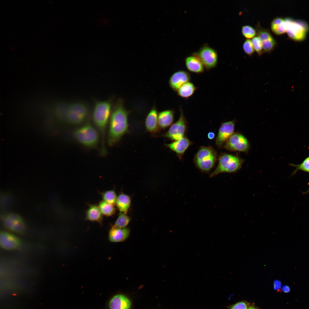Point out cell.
<instances>
[{
	"label": "cell",
	"mask_w": 309,
	"mask_h": 309,
	"mask_svg": "<svg viewBox=\"0 0 309 309\" xmlns=\"http://www.w3.org/2000/svg\"><path fill=\"white\" fill-rule=\"evenodd\" d=\"M256 31L258 36L262 41L274 39L269 30L263 28L259 25L256 27Z\"/></svg>",
	"instance_id": "d4e9b609"
},
{
	"label": "cell",
	"mask_w": 309,
	"mask_h": 309,
	"mask_svg": "<svg viewBox=\"0 0 309 309\" xmlns=\"http://www.w3.org/2000/svg\"><path fill=\"white\" fill-rule=\"evenodd\" d=\"M235 123V120H233L221 124L215 140L216 144L218 148H221L233 133Z\"/></svg>",
	"instance_id": "8fae6325"
},
{
	"label": "cell",
	"mask_w": 309,
	"mask_h": 309,
	"mask_svg": "<svg viewBox=\"0 0 309 309\" xmlns=\"http://www.w3.org/2000/svg\"><path fill=\"white\" fill-rule=\"evenodd\" d=\"M223 146L229 150L242 152L247 151L249 147L247 139L243 135L237 133H233Z\"/></svg>",
	"instance_id": "30bf717a"
},
{
	"label": "cell",
	"mask_w": 309,
	"mask_h": 309,
	"mask_svg": "<svg viewBox=\"0 0 309 309\" xmlns=\"http://www.w3.org/2000/svg\"><path fill=\"white\" fill-rule=\"evenodd\" d=\"M128 112L121 100H119L112 112L109 120L107 137L108 144H116L128 131Z\"/></svg>",
	"instance_id": "6da1fadb"
},
{
	"label": "cell",
	"mask_w": 309,
	"mask_h": 309,
	"mask_svg": "<svg viewBox=\"0 0 309 309\" xmlns=\"http://www.w3.org/2000/svg\"><path fill=\"white\" fill-rule=\"evenodd\" d=\"M196 89L197 88L193 83L188 82L183 84L177 92L180 96L188 98L193 94Z\"/></svg>",
	"instance_id": "603a6c76"
},
{
	"label": "cell",
	"mask_w": 309,
	"mask_h": 309,
	"mask_svg": "<svg viewBox=\"0 0 309 309\" xmlns=\"http://www.w3.org/2000/svg\"><path fill=\"white\" fill-rule=\"evenodd\" d=\"M191 78L190 75L188 72L183 70L177 71L170 77L169 85L173 90L177 92L183 84L189 82Z\"/></svg>",
	"instance_id": "4fadbf2b"
},
{
	"label": "cell",
	"mask_w": 309,
	"mask_h": 309,
	"mask_svg": "<svg viewBox=\"0 0 309 309\" xmlns=\"http://www.w3.org/2000/svg\"><path fill=\"white\" fill-rule=\"evenodd\" d=\"M262 42L264 52H269L272 51L276 44L274 39Z\"/></svg>",
	"instance_id": "1f68e13d"
},
{
	"label": "cell",
	"mask_w": 309,
	"mask_h": 309,
	"mask_svg": "<svg viewBox=\"0 0 309 309\" xmlns=\"http://www.w3.org/2000/svg\"><path fill=\"white\" fill-rule=\"evenodd\" d=\"M131 304L130 299L122 294L113 296L109 303L110 309H130Z\"/></svg>",
	"instance_id": "2e32d148"
},
{
	"label": "cell",
	"mask_w": 309,
	"mask_h": 309,
	"mask_svg": "<svg viewBox=\"0 0 309 309\" xmlns=\"http://www.w3.org/2000/svg\"><path fill=\"white\" fill-rule=\"evenodd\" d=\"M281 283L278 280H275L274 282V288L275 290H279L281 287Z\"/></svg>",
	"instance_id": "8d00e7d4"
},
{
	"label": "cell",
	"mask_w": 309,
	"mask_h": 309,
	"mask_svg": "<svg viewBox=\"0 0 309 309\" xmlns=\"http://www.w3.org/2000/svg\"><path fill=\"white\" fill-rule=\"evenodd\" d=\"M112 104L110 100L97 101L95 103L92 113L94 122L101 137L100 154L105 156L107 153L105 140L106 129L111 114Z\"/></svg>",
	"instance_id": "7a4b0ae2"
},
{
	"label": "cell",
	"mask_w": 309,
	"mask_h": 309,
	"mask_svg": "<svg viewBox=\"0 0 309 309\" xmlns=\"http://www.w3.org/2000/svg\"><path fill=\"white\" fill-rule=\"evenodd\" d=\"M247 303L243 301L237 302L229 307L230 309H247Z\"/></svg>",
	"instance_id": "e575fe53"
},
{
	"label": "cell",
	"mask_w": 309,
	"mask_h": 309,
	"mask_svg": "<svg viewBox=\"0 0 309 309\" xmlns=\"http://www.w3.org/2000/svg\"><path fill=\"white\" fill-rule=\"evenodd\" d=\"M98 207L102 214L107 216L113 215L116 211L114 205L104 201L100 203Z\"/></svg>",
	"instance_id": "cb8c5ba5"
},
{
	"label": "cell",
	"mask_w": 309,
	"mask_h": 309,
	"mask_svg": "<svg viewBox=\"0 0 309 309\" xmlns=\"http://www.w3.org/2000/svg\"><path fill=\"white\" fill-rule=\"evenodd\" d=\"M309 193V187L308 189L306 191L304 192L303 194H307V193Z\"/></svg>",
	"instance_id": "ab89813d"
},
{
	"label": "cell",
	"mask_w": 309,
	"mask_h": 309,
	"mask_svg": "<svg viewBox=\"0 0 309 309\" xmlns=\"http://www.w3.org/2000/svg\"><path fill=\"white\" fill-rule=\"evenodd\" d=\"M26 227L23 220L15 222L11 231L20 234H23L25 232Z\"/></svg>",
	"instance_id": "4dcf8cb0"
},
{
	"label": "cell",
	"mask_w": 309,
	"mask_h": 309,
	"mask_svg": "<svg viewBox=\"0 0 309 309\" xmlns=\"http://www.w3.org/2000/svg\"><path fill=\"white\" fill-rule=\"evenodd\" d=\"M207 136L208 138L211 140H212L213 139L215 136V134L213 132H209L207 134Z\"/></svg>",
	"instance_id": "74e56055"
},
{
	"label": "cell",
	"mask_w": 309,
	"mask_h": 309,
	"mask_svg": "<svg viewBox=\"0 0 309 309\" xmlns=\"http://www.w3.org/2000/svg\"><path fill=\"white\" fill-rule=\"evenodd\" d=\"M131 199L128 195L121 193L118 197L116 204L121 212L126 213L130 206Z\"/></svg>",
	"instance_id": "44dd1931"
},
{
	"label": "cell",
	"mask_w": 309,
	"mask_h": 309,
	"mask_svg": "<svg viewBox=\"0 0 309 309\" xmlns=\"http://www.w3.org/2000/svg\"><path fill=\"white\" fill-rule=\"evenodd\" d=\"M241 31L243 35L248 39L253 38L256 34L255 29L249 25L243 26L242 27Z\"/></svg>",
	"instance_id": "f1b7e54d"
},
{
	"label": "cell",
	"mask_w": 309,
	"mask_h": 309,
	"mask_svg": "<svg viewBox=\"0 0 309 309\" xmlns=\"http://www.w3.org/2000/svg\"><path fill=\"white\" fill-rule=\"evenodd\" d=\"M216 151L211 146H203L198 151L194 159L197 167L202 172H208L214 166L217 160Z\"/></svg>",
	"instance_id": "3957f363"
},
{
	"label": "cell",
	"mask_w": 309,
	"mask_h": 309,
	"mask_svg": "<svg viewBox=\"0 0 309 309\" xmlns=\"http://www.w3.org/2000/svg\"><path fill=\"white\" fill-rule=\"evenodd\" d=\"M158 114L156 108L153 107L148 114L145 121V126L147 130L154 132L158 128Z\"/></svg>",
	"instance_id": "ac0fdd59"
},
{
	"label": "cell",
	"mask_w": 309,
	"mask_h": 309,
	"mask_svg": "<svg viewBox=\"0 0 309 309\" xmlns=\"http://www.w3.org/2000/svg\"><path fill=\"white\" fill-rule=\"evenodd\" d=\"M243 49L247 55L251 56L255 51L251 40L247 39L244 41L243 45Z\"/></svg>",
	"instance_id": "d6a6232c"
},
{
	"label": "cell",
	"mask_w": 309,
	"mask_h": 309,
	"mask_svg": "<svg viewBox=\"0 0 309 309\" xmlns=\"http://www.w3.org/2000/svg\"><path fill=\"white\" fill-rule=\"evenodd\" d=\"M88 112V107L84 103L76 102L68 103L65 119L71 124L79 125L85 120Z\"/></svg>",
	"instance_id": "8992f818"
},
{
	"label": "cell",
	"mask_w": 309,
	"mask_h": 309,
	"mask_svg": "<svg viewBox=\"0 0 309 309\" xmlns=\"http://www.w3.org/2000/svg\"><path fill=\"white\" fill-rule=\"evenodd\" d=\"M102 215L98 206L95 205H91L86 211L85 219L101 224L103 219Z\"/></svg>",
	"instance_id": "ffe728a7"
},
{
	"label": "cell",
	"mask_w": 309,
	"mask_h": 309,
	"mask_svg": "<svg viewBox=\"0 0 309 309\" xmlns=\"http://www.w3.org/2000/svg\"><path fill=\"white\" fill-rule=\"evenodd\" d=\"M6 217L15 223L23 220L22 217L20 215L14 213H8Z\"/></svg>",
	"instance_id": "836d02e7"
},
{
	"label": "cell",
	"mask_w": 309,
	"mask_h": 309,
	"mask_svg": "<svg viewBox=\"0 0 309 309\" xmlns=\"http://www.w3.org/2000/svg\"><path fill=\"white\" fill-rule=\"evenodd\" d=\"M282 290L284 292H288L290 291V288L287 286H284L282 288Z\"/></svg>",
	"instance_id": "f35d334b"
},
{
	"label": "cell",
	"mask_w": 309,
	"mask_h": 309,
	"mask_svg": "<svg viewBox=\"0 0 309 309\" xmlns=\"http://www.w3.org/2000/svg\"><path fill=\"white\" fill-rule=\"evenodd\" d=\"M174 117L173 110H168L159 112L158 114V125L161 128H165L173 123Z\"/></svg>",
	"instance_id": "d6986e66"
},
{
	"label": "cell",
	"mask_w": 309,
	"mask_h": 309,
	"mask_svg": "<svg viewBox=\"0 0 309 309\" xmlns=\"http://www.w3.org/2000/svg\"><path fill=\"white\" fill-rule=\"evenodd\" d=\"M244 160L238 157L227 154L221 155L219 158L218 165L209 176L213 177L223 173H234L241 168Z\"/></svg>",
	"instance_id": "277c9868"
},
{
	"label": "cell",
	"mask_w": 309,
	"mask_h": 309,
	"mask_svg": "<svg viewBox=\"0 0 309 309\" xmlns=\"http://www.w3.org/2000/svg\"><path fill=\"white\" fill-rule=\"evenodd\" d=\"M130 233V230L128 228H121L113 226L109 231V239L112 242H122L128 237Z\"/></svg>",
	"instance_id": "9a60e30c"
},
{
	"label": "cell",
	"mask_w": 309,
	"mask_h": 309,
	"mask_svg": "<svg viewBox=\"0 0 309 309\" xmlns=\"http://www.w3.org/2000/svg\"><path fill=\"white\" fill-rule=\"evenodd\" d=\"M0 244L4 249L12 250L19 248L21 242L16 236L8 232L2 231L1 232L0 234Z\"/></svg>",
	"instance_id": "7c38bea8"
},
{
	"label": "cell",
	"mask_w": 309,
	"mask_h": 309,
	"mask_svg": "<svg viewBox=\"0 0 309 309\" xmlns=\"http://www.w3.org/2000/svg\"><path fill=\"white\" fill-rule=\"evenodd\" d=\"M178 120L173 124L164 134V136L175 141L181 139L184 136L187 128L186 120L181 108Z\"/></svg>",
	"instance_id": "ba28073f"
},
{
	"label": "cell",
	"mask_w": 309,
	"mask_h": 309,
	"mask_svg": "<svg viewBox=\"0 0 309 309\" xmlns=\"http://www.w3.org/2000/svg\"><path fill=\"white\" fill-rule=\"evenodd\" d=\"M251 41L255 50L259 56L261 55L263 53L262 42L258 36H255L252 38Z\"/></svg>",
	"instance_id": "f546056e"
},
{
	"label": "cell",
	"mask_w": 309,
	"mask_h": 309,
	"mask_svg": "<svg viewBox=\"0 0 309 309\" xmlns=\"http://www.w3.org/2000/svg\"><path fill=\"white\" fill-rule=\"evenodd\" d=\"M289 165L295 168V170L291 174V176L296 174L298 171H302L309 173V156L306 157L301 163L299 164L295 165L290 163Z\"/></svg>",
	"instance_id": "4316f807"
},
{
	"label": "cell",
	"mask_w": 309,
	"mask_h": 309,
	"mask_svg": "<svg viewBox=\"0 0 309 309\" xmlns=\"http://www.w3.org/2000/svg\"><path fill=\"white\" fill-rule=\"evenodd\" d=\"M73 135L77 141L88 148L96 146L99 142V136L98 131L89 123L76 129L74 132Z\"/></svg>",
	"instance_id": "5b68a950"
},
{
	"label": "cell",
	"mask_w": 309,
	"mask_h": 309,
	"mask_svg": "<svg viewBox=\"0 0 309 309\" xmlns=\"http://www.w3.org/2000/svg\"><path fill=\"white\" fill-rule=\"evenodd\" d=\"M130 220V218L126 213L121 212L114 226L119 228H124L128 225Z\"/></svg>",
	"instance_id": "484cf974"
},
{
	"label": "cell",
	"mask_w": 309,
	"mask_h": 309,
	"mask_svg": "<svg viewBox=\"0 0 309 309\" xmlns=\"http://www.w3.org/2000/svg\"><path fill=\"white\" fill-rule=\"evenodd\" d=\"M248 309H258L257 308L254 307H251L249 308Z\"/></svg>",
	"instance_id": "60d3db41"
},
{
	"label": "cell",
	"mask_w": 309,
	"mask_h": 309,
	"mask_svg": "<svg viewBox=\"0 0 309 309\" xmlns=\"http://www.w3.org/2000/svg\"><path fill=\"white\" fill-rule=\"evenodd\" d=\"M102 197L104 201L113 205L116 204L118 197L114 190H108L103 192Z\"/></svg>",
	"instance_id": "83f0119b"
},
{
	"label": "cell",
	"mask_w": 309,
	"mask_h": 309,
	"mask_svg": "<svg viewBox=\"0 0 309 309\" xmlns=\"http://www.w3.org/2000/svg\"><path fill=\"white\" fill-rule=\"evenodd\" d=\"M286 31L292 39L300 41L303 40L306 36L308 26L304 21L295 20L290 18L284 19Z\"/></svg>",
	"instance_id": "52a82bcc"
},
{
	"label": "cell",
	"mask_w": 309,
	"mask_h": 309,
	"mask_svg": "<svg viewBox=\"0 0 309 309\" xmlns=\"http://www.w3.org/2000/svg\"><path fill=\"white\" fill-rule=\"evenodd\" d=\"M192 142L186 136L167 144V146L175 152L181 159L183 154Z\"/></svg>",
	"instance_id": "5bb4252c"
},
{
	"label": "cell",
	"mask_w": 309,
	"mask_h": 309,
	"mask_svg": "<svg viewBox=\"0 0 309 309\" xmlns=\"http://www.w3.org/2000/svg\"><path fill=\"white\" fill-rule=\"evenodd\" d=\"M194 55L200 59L205 68L208 70L215 67L217 65V53L214 49L209 46H203Z\"/></svg>",
	"instance_id": "9c48e42d"
},
{
	"label": "cell",
	"mask_w": 309,
	"mask_h": 309,
	"mask_svg": "<svg viewBox=\"0 0 309 309\" xmlns=\"http://www.w3.org/2000/svg\"><path fill=\"white\" fill-rule=\"evenodd\" d=\"M271 27L273 32L277 35L282 34L286 31L284 19L280 17L275 18L272 20Z\"/></svg>",
	"instance_id": "7402d4cb"
},
{
	"label": "cell",
	"mask_w": 309,
	"mask_h": 309,
	"mask_svg": "<svg viewBox=\"0 0 309 309\" xmlns=\"http://www.w3.org/2000/svg\"><path fill=\"white\" fill-rule=\"evenodd\" d=\"M3 224L7 229L12 230L15 222L6 217L3 221Z\"/></svg>",
	"instance_id": "d590c367"
},
{
	"label": "cell",
	"mask_w": 309,
	"mask_h": 309,
	"mask_svg": "<svg viewBox=\"0 0 309 309\" xmlns=\"http://www.w3.org/2000/svg\"><path fill=\"white\" fill-rule=\"evenodd\" d=\"M185 64L187 70L191 72L199 74L204 71L205 67L203 63L194 55L187 57L185 60Z\"/></svg>",
	"instance_id": "e0dca14e"
}]
</instances>
